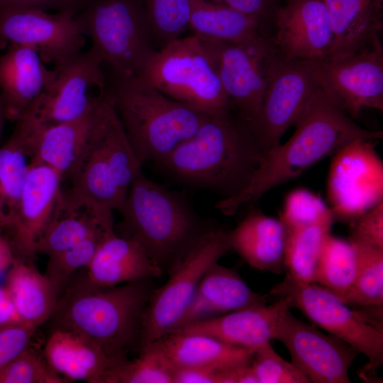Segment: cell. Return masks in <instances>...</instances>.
I'll use <instances>...</instances> for the list:
<instances>
[{"label":"cell","mask_w":383,"mask_h":383,"mask_svg":"<svg viewBox=\"0 0 383 383\" xmlns=\"http://www.w3.org/2000/svg\"><path fill=\"white\" fill-rule=\"evenodd\" d=\"M150 28L166 43L189 27L192 0H143Z\"/></svg>","instance_id":"38"},{"label":"cell","mask_w":383,"mask_h":383,"mask_svg":"<svg viewBox=\"0 0 383 383\" xmlns=\"http://www.w3.org/2000/svg\"><path fill=\"white\" fill-rule=\"evenodd\" d=\"M62 177L41 163L33 162L18 209L4 231L17 258L32 260L37 243L48 226L62 194Z\"/></svg>","instance_id":"19"},{"label":"cell","mask_w":383,"mask_h":383,"mask_svg":"<svg viewBox=\"0 0 383 383\" xmlns=\"http://www.w3.org/2000/svg\"><path fill=\"white\" fill-rule=\"evenodd\" d=\"M16 258L9 238L0 230V274L6 272Z\"/></svg>","instance_id":"48"},{"label":"cell","mask_w":383,"mask_h":383,"mask_svg":"<svg viewBox=\"0 0 383 383\" xmlns=\"http://www.w3.org/2000/svg\"><path fill=\"white\" fill-rule=\"evenodd\" d=\"M296 131L283 145L265 152L248 186L238 194L221 199L215 208L233 216L254 204L270 189L301 174L321 160L357 139L379 140L382 131L358 126L337 108L321 88L313 94L294 123Z\"/></svg>","instance_id":"1"},{"label":"cell","mask_w":383,"mask_h":383,"mask_svg":"<svg viewBox=\"0 0 383 383\" xmlns=\"http://www.w3.org/2000/svg\"><path fill=\"white\" fill-rule=\"evenodd\" d=\"M72 11L35 8L0 10V48L19 45L35 50L45 64L63 63L82 52L87 33Z\"/></svg>","instance_id":"14"},{"label":"cell","mask_w":383,"mask_h":383,"mask_svg":"<svg viewBox=\"0 0 383 383\" xmlns=\"http://www.w3.org/2000/svg\"><path fill=\"white\" fill-rule=\"evenodd\" d=\"M49 366L67 382L108 383L121 363L100 346L71 330L53 328L43 350Z\"/></svg>","instance_id":"24"},{"label":"cell","mask_w":383,"mask_h":383,"mask_svg":"<svg viewBox=\"0 0 383 383\" xmlns=\"http://www.w3.org/2000/svg\"><path fill=\"white\" fill-rule=\"evenodd\" d=\"M374 140L357 139L333 154L327 194L335 220L355 221L383 199V162Z\"/></svg>","instance_id":"13"},{"label":"cell","mask_w":383,"mask_h":383,"mask_svg":"<svg viewBox=\"0 0 383 383\" xmlns=\"http://www.w3.org/2000/svg\"><path fill=\"white\" fill-rule=\"evenodd\" d=\"M334 37L329 57L349 55L371 45L382 29L383 0H323Z\"/></svg>","instance_id":"28"},{"label":"cell","mask_w":383,"mask_h":383,"mask_svg":"<svg viewBox=\"0 0 383 383\" xmlns=\"http://www.w3.org/2000/svg\"><path fill=\"white\" fill-rule=\"evenodd\" d=\"M285 310L275 328L273 340L289 350L292 362L313 383H350L348 372L359 354L331 334H325Z\"/></svg>","instance_id":"17"},{"label":"cell","mask_w":383,"mask_h":383,"mask_svg":"<svg viewBox=\"0 0 383 383\" xmlns=\"http://www.w3.org/2000/svg\"><path fill=\"white\" fill-rule=\"evenodd\" d=\"M348 240L355 249L357 267L354 282L342 301L382 318L383 249L353 238Z\"/></svg>","instance_id":"33"},{"label":"cell","mask_w":383,"mask_h":383,"mask_svg":"<svg viewBox=\"0 0 383 383\" xmlns=\"http://www.w3.org/2000/svg\"><path fill=\"white\" fill-rule=\"evenodd\" d=\"M286 235L280 219L255 210L229 231L231 250L251 267L272 273L284 270Z\"/></svg>","instance_id":"27"},{"label":"cell","mask_w":383,"mask_h":383,"mask_svg":"<svg viewBox=\"0 0 383 383\" xmlns=\"http://www.w3.org/2000/svg\"><path fill=\"white\" fill-rule=\"evenodd\" d=\"M102 64L90 48L54 66L46 88L21 118L49 126L70 122L87 114L108 91Z\"/></svg>","instance_id":"12"},{"label":"cell","mask_w":383,"mask_h":383,"mask_svg":"<svg viewBox=\"0 0 383 383\" xmlns=\"http://www.w3.org/2000/svg\"><path fill=\"white\" fill-rule=\"evenodd\" d=\"M86 269V279L102 287L159 277L163 272L138 241L115 231L102 239Z\"/></svg>","instance_id":"26"},{"label":"cell","mask_w":383,"mask_h":383,"mask_svg":"<svg viewBox=\"0 0 383 383\" xmlns=\"http://www.w3.org/2000/svg\"><path fill=\"white\" fill-rule=\"evenodd\" d=\"M334 221L332 213L316 222L286 228L285 278L299 284L314 282L321 245Z\"/></svg>","instance_id":"32"},{"label":"cell","mask_w":383,"mask_h":383,"mask_svg":"<svg viewBox=\"0 0 383 383\" xmlns=\"http://www.w3.org/2000/svg\"><path fill=\"white\" fill-rule=\"evenodd\" d=\"M32 164L31 158L13 133L0 146V230L3 232L15 216Z\"/></svg>","instance_id":"35"},{"label":"cell","mask_w":383,"mask_h":383,"mask_svg":"<svg viewBox=\"0 0 383 383\" xmlns=\"http://www.w3.org/2000/svg\"><path fill=\"white\" fill-rule=\"evenodd\" d=\"M290 308L287 299L279 298L270 305L266 304L238 309L172 331L209 335L253 353L262 345L273 340L282 313Z\"/></svg>","instance_id":"21"},{"label":"cell","mask_w":383,"mask_h":383,"mask_svg":"<svg viewBox=\"0 0 383 383\" xmlns=\"http://www.w3.org/2000/svg\"><path fill=\"white\" fill-rule=\"evenodd\" d=\"M35 330L22 323L0 328V369L29 347Z\"/></svg>","instance_id":"42"},{"label":"cell","mask_w":383,"mask_h":383,"mask_svg":"<svg viewBox=\"0 0 383 383\" xmlns=\"http://www.w3.org/2000/svg\"><path fill=\"white\" fill-rule=\"evenodd\" d=\"M227 368L228 367L175 368L173 383H225Z\"/></svg>","instance_id":"46"},{"label":"cell","mask_w":383,"mask_h":383,"mask_svg":"<svg viewBox=\"0 0 383 383\" xmlns=\"http://www.w3.org/2000/svg\"><path fill=\"white\" fill-rule=\"evenodd\" d=\"M265 152L233 113L209 116L191 138L157 163L174 179L233 197L249 184Z\"/></svg>","instance_id":"2"},{"label":"cell","mask_w":383,"mask_h":383,"mask_svg":"<svg viewBox=\"0 0 383 383\" xmlns=\"http://www.w3.org/2000/svg\"><path fill=\"white\" fill-rule=\"evenodd\" d=\"M318 88L316 62L287 59L273 48L260 110L248 124L265 152L280 144Z\"/></svg>","instance_id":"11"},{"label":"cell","mask_w":383,"mask_h":383,"mask_svg":"<svg viewBox=\"0 0 383 383\" xmlns=\"http://www.w3.org/2000/svg\"><path fill=\"white\" fill-rule=\"evenodd\" d=\"M31 261L16 258L6 272L5 287L21 322L37 329L52 315L59 294L48 276Z\"/></svg>","instance_id":"30"},{"label":"cell","mask_w":383,"mask_h":383,"mask_svg":"<svg viewBox=\"0 0 383 383\" xmlns=\"http://www.w3.org/2000/svg\"><path fill=\"white\" fill-rule=\"evenodd\" d=\"M267 297L255 292L235 270L216 262L204 275L175 329L238 309L266 304Z\"/></svg>","instance_id":"25"},{"label":"cell","mask_w":383,"mask_h":383,"mask_svg":"<svg viewBox=\"0 0 383 383\" xmlns=\"http://www.w3.org/2000/svg\"><path fill=\"white\" fill-rule=\"evenodd\" d=\"M331 213V209L318 195L296 189L286 196L279 219L288 228L316 222Z\"/></svg>","instance_id":"41"},{"label":"cell","mask_w":383,"mask_h":383,"mask_svg":"<svg viewBox=\"0 0 383 383\" xmlns=\"http://www.w3.org/2000/svg\"><path fill=\"white\" fill-rule=\"evenodd\" d=\"M113 211L62 191L53 216L37 243L36 254L48 257L90 236L114 230Z\"/></svg>","instance_id":"23"},{"label":"cell","mask_w":383,"mask_h":383,"mask_svg":"<svg viewBox=\"0 0 383 383\" xmlns=\"http://www.w3.org/2000/svg\"><path fill=\"white\" fill-rule=\"evenodd\" d=\"M138 77L170 99L206 115L232 113L213 56L196 33L164 44Z\"/></svg>","instance_id":"7"},{"label":"cell","mask_w":383,"mask_h":383,"mask_svg":"<svg viewBox=\"0 0 383 383\" xmlns=\"http://www.w3.org/2000/svg\"><path fill=\"white\" fill-rule=\"evenodd\" d=\"M0 383H67L33 348L28 347L0 369Z\"/></svg>","instance_id":"39"},{"label":"cell","mask_w":383,"mask_h":383,"mask_svg":"<svg viewBox=\"0 0 383 383\" xmlns=\"http://www.w3.org/2000/svg\"><path fill=\"white\" fill-rule=\"evenodd\" d=\"M89 0H0V10L9 8H35L57 11H80Z\"/></svg>","instance_id":"45"},{"label":"cell","mask_w":383,"mask_h":383,"mask_svg":"<svg viewBox=\"0 0 383 383\" xmlns=\"http://www.w3.org/2000/svg\"><path fill=\"white\" fill-rule=\"evenodd\" d=\"M77 16L91 48L119 78L138 77L155 51L143 0H89Z\"/></svg>","instance_id":"8"},{"label":"cell","mask_w":383,"mask_h":383,"mask_svg":"<svg viewBox=\"0 0 383 383\" xmlns=\"http://www.w3.org/2000/svg\"><path fill=\"white\" fill-rule=\"evenodd\" d=\"M189 27L203 38L235 43L271 41L252 17L210 0H192Z\"/></svg>","instance_id":"31"},{"label":"cell","mask_w":383,"mask_h":383,"mask_svg":"<svg viewBox=\"0 0 383 383\" xmlns=\"http://www.w3.org/2000/svg\"><path fill=\"white\" fill-rule=\"evenodd\" d=\"M250 365L258 383H310L292 362L274 350L270 342L253 353Z\"/></svg>","instance_id":"40"},{"label":"cell","mask_w":383,"mask_h":383,"mask_svg":"<svg viewBox=\"0 0 383 383\" xmlns=\"http://www.w3.org/2000/svg\"><path fill=\"white\" fill-rule=\"evenodd\" d=\"M270 295L287 299L291 307L299 309L311 323L344 341L368 362L362 378L376 376L383 363L382 318L350 306L321 285L312 282L299 284L284 278L274 285Z\"/></svg>","instance_id":"10"},{"label":"cell","mask_w":383,"mask_h":383,"mask_svg":"<svg viewBox=\"0 0 383 383\" xmlns=\"http://www.w3.org/2000/svg\"><path fill=\"white\" fill-rule=\"evenodd\" d=\"M231 249L229 231L209 228L170 267V277L152 290L143 312L140 347L177 327L207 270Z\"/></svg>","instance_id":"9"},{"label":"cell","mask_w":383,"mask_h":383,"mask_svg":"<svg viewBox=\"0 0 383 383\" xmlns=\"http://www.w3.org/2000/svg\"><path fill=\"white\" fill-rule=\"evenodd\" d=\"M123 236L138 241L162 269L170 267L206 229L186 199L141 173L119 211Z\"/></svg>","instance_id":"6"},{"label":"cell","mask_w":383,"mask_h":383,"mask_svg":"<svg viewBox=\"0 0 383 383\" xmlns=\"http://www.w3.org/2000/svg\"><path fill=\"white\" fill-rule=\"evenodd\" d=\"M98 104L83 117L63 123L40 126L21 118L13 133L33 162L52 168L63 180L79 157Z\"/></svg>","instance_id":"20"},{"label":"cell","mask_w":383,"mask_h":383,"mask_svg":"<svg viewBox=\"0 0 383 383\" xmlns=\"http://www.w3.org/2000/svg\"><path fill=\"white\" fill-rule=\"evenodd\" d=\"M19 323H22L8 290L0 287V328Z\"/></svg>","instance_id":"47"},{"label":"cell","mask_w":383,"mask_h":383,"mask_svg":"<svg viewBox=\"0 0 383 383\" xmlns=\"http://www.w3.org/2000/svg\"><path fill=\"white\" fill-rule=\"evenodd\" d=\"M174 371L165 355L149 344L140 348L138 357L118 365L108 383H173Z\"/></svg>","instance_id":"36"},{"label":"cell","mask_w":383,"mask_h":383,"mask_svg":"<svg viewBox=\"0 0 383 383\" xmlns=\"http://www.w3.org/2000/svg\"><path fill=\"white\" fill-rule=\"evenodd\" d=\"M349 238L383 249V201L355 221Z\"/></svg>","instance_id":"44"},{"label":"cell","mask_w":383,"mask_h":383,"mask_svg":"<svg viewBox=\"0 0 383 383\" xmlns=\"http://www.w3.org/2000/svg\"><path fill=\"white\" fill-rule=\"evenodd\" d=\"M255 18L270 37L275 12L281 0H210Z\"/></svg>","instance_id":"43"},{"label":"cell","mask_w":383,"mask_h":383,"mask_svg":"<svg viewBox=\"0 0 383 383\" xmlns=\"http://www.w3.org/2000/svg\"><path fill=\"white\" fill-rule=\"evenodd\" d=\"M107 94L99 102L79 157L67 176L73 196L118 211L143 173Z\"/></svg>","instance_id":"4"},{"label":"cell","mask_w":383,"mask_h":383,"mask_svg":"<svg viewBox=\"0 0 383 383\" xmlns=\"http://www.w3.org/2000/svg\"><path fill=\"white\" fill-rule=\"evenodd\" d=\"M6 119V116H5L4 106H3L1 97H0V140H1V133H2V131H3L4 121Z\"/></svg>","instance_id":"49"},{"label":"cell","mask_w":383,"mask_h":383,"mask_svg":"<svg viewBox=\"0 0 383 383\" xmlns=\"http://www.w3.org/2000/svg\"><path fill=\"white\" fill-rule=\"evenodd\" d=\"M114 230L90 236L73 247L48 257L45 274L52 282L59 296L79 269L87 267L102 239Z\"/></svg>","instance_id":"37"},{"label":"cell","mask_w":383,"mask_h":383,"mask_svg":"<svg viewBox=\"0 0 383 383\" xmlns=\"http://www.w3.org/2000/svg\"><path fill=\"white\" fill-rule=\"evenodd\" d=\"M156 346L175 368H226L245 364L252 353L213 337L171 331L150 343Z\"/></svg>","instance_id":"29"},{"label":"cell","mask_w":383,"mask_h":383,"mask_svg":"<svg viewBox=\"0 0 383 383\" xmlns=\"http://www.w3.org/2000/svg\"><path fill=\"white\" fill-rule=\"evenodd\" d=\"M52 75L33 49L7 46L0 57V97L6 118L18 121L32 109Z\"/></svg>","instance_id":"22"},{"label":"cell","mask_w":383,"mask_h":383,"mask_svg":"<svg viewBox=\"0 0 383 383\" xmlns=\"http://www.w3.org/2000/svg\"><path fill=\"white\" fill-rule=\"evenodd\" d=\"M357 267L356 253L350 242L329 232L321 245L313 282L343 300L354 282Z\"/></svg>","instance_id":"34"},{"label":"cell","mask_w":383,"mask_h":383,"mask_svg":"<svg viewBox=\"0 0 383 383\" xmlns=\"http://www.w3.org/2000/svg\"><path fill=\"white\" fill-rule=\"evenodd\" d=\"M108 94L143 165L162 160L194 135L209 116L170 99L139 77L119 78Z\"/></svg>","instance_id":"5"},{"label":"cell","mask_w":383,"mask_h":383,"mask_svg":"<svg viewBox=\"0 0 383 383\" xmlns=\"http://www.w3.org/2000/svg\"><path fill=\"white\" fill-rule=\"evenodd\" d=\"M271 43L283 57L318 62L328 58L334 37L323 0H287L277 8Z\"/></svg>","instance_id":"18"},{"label":"cell","mask_w":383,"mask_h":383,"mask_svg":"<svg viewBox=\"0 0 383 383\" xmlns=\"http://www.w3.org/2000/svg\"><path fill=\"white\" fill-rule=\"evenodd\" d=\"M150 279L102 287L84 277L68 283L59 296L54 328L77 332L123 362L126 352L140 339L143 312L152 291Z\"/></svg>","instance_id":"3"},{"label":"cell","mask_w":383,"mask_h":383,"mask_svg":"<svg viewBox=\"0 0 383 383\" xmlns=\"http://www.w3.org/2000/svg\"><path fill=\"white\" fill-rule=\"evenodd\" d=\"M319 86L353 120L362 108L383 111V48L378 38L349 55L316 62Z\"/></svg>","instance_id":"15"},{"label":"cell","mask_w":383,"mask_h":383,"mask_svg":"<svg viewBox=\"0 0 383 383\" xmlns=\"http://www.w3.org/2000/svg\"><path fill=\"white\" fill-rule=\"evenodd\" d=\"M201 38L213 56L232 113L247 124L252 123L259 113L266 88L274 48L271 41L243 43Z\"/></svg>","instance_id":"16"}]
</instances>
